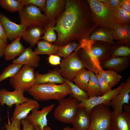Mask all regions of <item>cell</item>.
I'll use <instances>...</instances> for the list:
<instances>
[{"mask_svg":"<svg viewBox=\"0 0 130 130\" xmlns=\"http://www.w3.org/2000/svg\"><path fill=\"white\" fill-rule=\"evenodd\" d=\"M99 27L92 18L87 0H66L65 9L54 27L57 38L53 44L60 47L71 42L78 43Z\"/></svg>","mask_w":130,"mask_h":130,"instance_id":"cell-1","label":"cell"},{"mask_svg":"<svg viewBox=\"0 0 130 130\" xmlns=\"http://www.w3.org/2000/svg\"><path fill=\"white\" fill-rule=\"evenodd\" d=\"M37 101L58 100L71 93L70 86L65 81L59 84L53 83L35 84L28 91Z\"/></svg>","mask_w":130,"mask_h":130,"instance_id":"cell-2","label":"cell"},{"mask_svg":"<svg viewBox=\"0 0 130 130\" xmlns=\"http://www.w3.org/2000/svg\"><path fill=\"white\" fill-rule=\"evenodd\" d=\"M89 6L92 17L99 27L111 31L117 22L115 9L99 0H87Z\"/></svg>","mask_w":130,"mask_h":130,"instance_id":"cell-3","label":"cell"},{"mask_svg":"<svg viewBox=\"0 0 130 130\" xmlns=\"http://www.w3.org/2000/svg\"><path fill=\"white\" fill-rule=\"evenodd\" d=\"M38 7L30 4L24 6L23 9L19 12L21 24L27 27L39 26L45 29L48 28L49 20Z\"/></svg>","mask_w":130,"mask_h":130,"instance_id":"cell-4","label":"cell"},{"mask_svg":"<svg viewBox=\"0 0 130 130\" xmlns=\"http://www.w3.org/2000/svg\"><path fill=\"white\" fill-rule=\"evenodd\" d=\"M112 113L109 107L104 104L94 107L89 113L90 125L88 130H110Z\"/></svg>","mask_w":130,"mask_h":130,"instance_id":"cell-5","label":"cell"},{"mask_svg":"<svg viewBox=\"0 0 130 130\" xmlns=\"http://www.w3.org/2000/svg\"><path fill=\"white\" fill-rule=\"evenodd\" d=\"M58 101V105L54 113L55 118L62 123L71 124L79 109V102L70 96Z\"/></svg>","mask_w":130,"mask_h":130,"instance_id":"cell-6","label":"cell"},{"mask_svg":"<svg viewBox=\"0 0 130 130\" xmlns=\"http://www.w3.org/2000/svg\"><path fill=\"white\" fill-rule=\"evenodd\" d=\"M9 83L14 90L28 91L36 84L34 68L24 65L14 76L10 78Z\"/></svg>","mask_w":130,"mask_h":130,"instance_id":"cell-7","label":"cell"},{"mask_svg":"<svg viewBox=\"0 0 130 130\" xmlns=\"http://www.w3.org/2000/svg\"><path fill=\"white\" fill-rule=\"evenodd\" d=\"M59 70L62 76L65 80L72 82L78 72L85 68L82 62L74 52L61 63Z\"/></svg>","mask_w":130,"mask_h":130,"instance_id":"cell-8","label":"cell"},{"mask_svg":"<svg viewBox=\"0 0 130 130\" xmlns=\"http://www.w3.org/2000/svg\"><path fill=\"white\" fill-rule=\"evenodd\" d=\"M89 37L82 40L100 65L109 56L114 45L105 42L92 40Z\"/></svg>","mask_w":130,"mask_h":130,"instance_id":"cell-9","label":"cell"},{"mask_svg":"<svg viewBox=\"0 0 130 130\" xmlns=\"http://www.w3.org/2000/svg\"><path fill=\"white\" fill-rule=\"evenodd\" d=\"M124 83L121 82L117 87L102 96L90 98L82 100L78 104L79 108H84L89 114L92 109L96 105L102 104L109 107L110 106L111 100L118 93Z\"/></svg>","mask_w":130,"mask_h":130,"instance_id":"cell-10","label":"cell"},{"mask_svg":"<svg viewBox=\"0 0 130 130\" xmlns=\"http://www.w3.org/2000/svg\"><path fill=\"white\" fill-rule=\"evenodd\" d=\"M79 43V45L74 52L84 64L85 68L95 74L103 70L83 42L81 40Z\"/></svg>","mask_w":130,"mask_h":130,"instance_id":"cell-11","label":"cell"},{"mask_svg":"<svg viewBox=\"0 0 130 130\" xmlns=\"http://www.w3.org/2000/svg\"><path fill=\"white\" fill-rule=\"evenodd\" d=\"M66 0H46L44 14L48 19V27H54L58 19L64 11Z\"/></svg>","mask_w":130,"mask_h":130,"instance_id":"cell-12","label":"cell"},{"mask_svg":"<svg viewBox=\"0 0 130 130\" xmlns=\"http://www.w3.org/2000/svg\"><path fill=\"white\" fill-rule=\"evenodd\" d=\"M0 21L4 28L8 39L11 42L21 37L27 27L21 24H17L11 21L0 11Z\"/></svg>","mask_w":130,"mask_h":130,"instance_id":"cell-13","label":"cell"},{"mask_svg":"<svg viewBox=\"0 0 130 130\" xmlns=\"http://www.w3.org/2000/svg\"><path fill=\"white\" fill-rule=\"evenodd\" d=\"M22 91L14 90L8 91L5 89H0V104L3 107L6 104L9 108L14 104H20L27 102L29 98L25 97Z\"/></svg>","mask_w":130,"mask_h":130,"instance_id":"cell-14","label":"cell"},{"mask_svg":"<svg viewBox=\"0 0 130 130\" xmlns=\"http://www.w3.org/2000/svg\"><path fill=\"white\" fill-rule=\"evenodd\" d=\"M103 69L113 71L117 73L122 72L130 65V57H118L110 56L100 64Z\"/></svg>","mask_w":130,"mask_h":130,"instance_id":"cell-15","label":"cell"},{"mask_svg":"<svg viewBox=\"0 0 130 130\" xmlns=\"http://www.w3.org/2000/svg\"><path fill=\"white\" fill-rule=\"evenodd\" d=\"M112 111L110 130H130V110Z\"/></svg>","mask_w":130,"mask_h":130,"instance_id":"cell-16","label":"cell"},{"mask_svg":"<svg viewBox=\"0 0 130 130\" xmlns=\"http://www.w3.org/2000/svg\"><path fill=\"white\" fill-rule=\"evenodd\" d=\"M130 77L126 79L122 88L111 100V105L114 110L121 112L123 111V106L125 104L129 105L130 99Z\"/></svg>","mask_w":130,"mask_h":130,"instance_id":"cell-17","label":"cell"},{"mask_svg":"<svg viewBox=\"0 0 130 130\" xmlns=\"http://www.w3.org/2000/svg\"><path fill=\"white\" fill-rule=\"evenodd\" d=\"M54 106V104H52L44 107L41 110L34 109L31 110V113L26 118L34 127L38 126L43 130L44 127L47 126V116Z\"/></svg>","mask_w":130,"mask_h":130,"instance_id":"cell-18","label":"cell"},{"mask_svg":"<svg viewBox=\"0 0 130 130\" xmlns=\"http://www.w3.org/2000/svg\"><path fill=\"white\" fill-rule=\"evenodd\" d=\"M40 105L37 101L30 98L26 102L15 105L12 119L21 120L25 118L30 111L34 109H39Z\"/></svg>","mask_w":130,"mask_h":130,"instance_id":"cell-19","label":"cell"},{"mask_svg":"<svg viewBox=\"0 0 130 130\" xmlns=\"http://www.w3.org/2000/svg\"><path fill=\"white\" fill-rule=\"evenodd\" d=\"M59 69H54L45 74H40L38 72H36L35 73L36 84H61L64 83L66 80L62 76Z\"/></svg>","mask_w":130,"mask_h":130,"instance_id":"cell-20","label":"cell"},{"mask_svg":"<svg viewBox=\"0 0 130 130\" xmlns=\"http://www.w3.org/2000/svg\"><path fill=\"white\" fill-rule=\"evenodd\" d=\"M40 59V57L35 54L30 46L26 48L18 58L13 60L12 62L22 65H27L34 68L38 66Z\"/></svg>","mask_w":130,"mask_h":130,"instance_id":"cell-21","label":"cell"},{"mask_svg":"<svg viewBox=\"0 0 130 130\" xmlns=\"http://www.w3.org/2000/svg\"><path fill=\"white\" fill-rule=\"evenodd\" d=\"M21 37H19L11 43L7 44L5 49L4 55V59L6 61L13 60L21 55L26 48L20 42Z\"/></svg>","mask_w":130,"mask_h":130,"instance_id":"cell-22","label":"cell"},{"mask_svg":"<svg viewBox=\"0 0 130 130\" xmlns=\"http://www.w3.org/2000/svg\"><path fill=\"white\" fill-rule=\"evenodd\" d=\"M71 124L74 130H88L90 125L89 114L84 108H79Z\"/></svg>","mask_w":130,"mask_h":130,"instance_id":"cell-23","label":"cell"},{"mask_svg":"<svg viewBox=\"0 0 130 130\" xmlns=\"http://www.w3.org/2000/svg\"><path fill=\"white\" fill-rule=\"evenodd\" d=\"M45 31V29L39 26L27 27L21 37L31 46L33 47Z\"/></svg>","mask_w":130,"mask_h":130,"instance_id":"cell-24","label":"cell"},{"mask_svg":"<svg viewBox=\"0 0 130 130\" xmlns=\"http://www.w3.org/2000/svg\"><path fill=\"white\" fill-rule=\"evenodd\" d=\"M89 38L92 40L105 42L114 45L116 44L111 31L102 27H99L95 29Z\"/></svg>","mask_w":130,"mask_h":130,"instance_id":"cell-25","label":"cell"},{"mask_svg":"<svg viewBox=\"0 0 130 130\" xmlns=\"http://www.w3.org/2000/svg\"><path fill=\"white\" fill-rule=\"evenodd\" d=\"M36 44L37 47L34 52L36 55H57L59 47L58 46L44 40L38 41Z\"/></svg>","mask_w":130,"mask_h":130,"instance_id":"cell-26","label":"cell"},{"mask_svg":"<svg viewBox=\"0 0 130 130\" xmlns=\"http://www.w3.org/2000/svg\"><path fill=\"white\" fill-rule=\"evenodd\" d=\"M90 78L86 91L89 98L102 95L99 81L94 73L89 71Z\"/></svg>","mask_w":130,"mask_h":130,"instance_id":"cell-27","label":"cell"},{"mask_svg":"<svg viewBox=\"0 0 130 130\" xmlns=\"http://www.w3.org/2000/svg\"><path fill=\"white\" fill-rule=\"evenodd\" d=\"M105 82L111 88L114 87L120 81L122 77L115 72L111 70H104L99 73Z\"/></svg>","mask_w":130,"mask_h":130,"instance_id":"cell-28","label":"cell"},{"mask_svg":"<svg viewBox=\"0 0 130 130\" xmlns=\"http://www.w3.org/2000/svg\"><path fill=\"white\" fill-rule=\"evenodd\" d=\"M90 78L89 71L84 68L78 72L72 82L77 86L86 91Z\"/></svg>","mask_w":130,"mask_h":130,"instance_id":"cell-29","label":"cell"},{"mask_svg":"<svg viewBox=\"0 0 130 130\" xmlns=\"http://www.w3.org/2000/svg\"><path fill=\"white\" fill-rule=\"evenodd\" d=\"M0 6L12 13L21 11L24 6L21 0H0Z\"/></svg>","mask_w":130,"mask_h":130,"instance_id":"cell-30","label":"cell"},{"mask_svg":"<svg viewBox=\"0 0 130 130\" xmlns=\"http://www.w3.org/2000/svg\"><path fill=\"white\" fill-rule=\"evenodd\" d=\"M22 66L21 64L14 63L8 65L0 75V83L6 78L14 76L21 69Z\"/></svg>","mask_w":130,"mask_h":130,"instance_id":"cell-31","label":"cell"},{"mask_svg":"<svg viewBox=\"0 0 130 130\" xmlns=\"http://www.w3.org/2000/svg\"><path fill=\"white\" fill-rule=\"evenodd\" d=\"M66 81L71 88V93L70 95V97L76 99L79 102L89 98L85 91L77 86L72 82L67 80Z\"/></svg>","mask_w":130,"mask_h":130,"instance_id":"cell-32","label":"cell"},{"mask_svg":"<svg viewBox=\"0 0 130 130\" xmlns=\"http://www.w3.org/2000/svg\"><path fill=\"white\" fill-rule=\"evenodd\" d=\"M129 44H124L117 45L116 44L110 56L118 57L130 56V47L128 45Z\"/></svg>","mask_w":130,"mask_h":130,"instance_id":"cell-33","label":"cell"},{"mask_svg":"<svg viewBox=\"0 0 130 130\" xmlns=\"http://www.w3.org/2000/svg\"><path fill=\"white\" fill-rule=\"evenodd\" d=\"M79 45V43L75 42H70L65 45L59 47L57 55L63 57L64 59L68 58L73 51H75Z\"/></svg>","mask_w":130,"mask_h":130,"instance_id":"cell-34","label":"cell"},{"mask_svg":"<svg viewBox=\"0 0 130 130\" xmlns=\"http://www.w3.org/2000/svg\"><path fill=\"white\" fill-rule=\"evenodd\" d=\"M125 25L117 22L111 31L114 39L119 41L121 44H124V34Z\"/></svg>","mask_w":130,"mask_h":130,"instance_id":"cell-35","label":"cell"},{"mask_svg":"<svg viewBox=\"0 0 130 130\" xmlns=\"http://www.w3.org/2000/svg\"><path fill=\"white\" fill-rule=\"evenodd\" d=\"M115 17L117 22L123 25L130 24V15L121 7L115 9Z\"/></svg>","mask_w":130,"mask_h":130,"instance_id":"cell-36","label":"cell"},{"mask_svg":"<svg viewBox=\"0 0 130 130\" xmlns=\"http://www.w3.org/2000/svg\"><path fill=\"white\" fill-rule=\"evenodd\" d=\"M54 27H49L46 29L44 35L41 37V39H43L51 43L56 41L57 39V36L55 32Z\"/></svg>","mask_w":130,"mask_h":130,"instance_id":"cell-37","label":"cell"},{"mask_svg":"<svg viewBox=\"0 0 130 130\" xmlns=\"http://www.w3.org/2000/svg\"><path fill=\"white\" fill-rule=\"evenodd\" d=\"M25 6L32 4L39 7L44 13L46 0H21Z\"/></svg>","mask_w":130,"mask_h":130,"instance_id":"cell-38","label":"cell"},{"mask_svg":"<svg viewBox=\"0 0 130 130\" xmlns=\"http://www.w3.org/2000/svg\"><path fill=\"white\" fill-rule=\"evenodd\" d=\"M95 74L98 80L102 95L112 90V88L105 82L99 73Z\"/></svg>","mask_w":130,"mask_h":130,"instance_id":"cell-39","label":"cell"},{"mask_svg":"<svg viewBox=\"0 0 130 130\" xmlns=\"http://www.w3.org/2000/svg\"><path fill=\"white\" fill-rule=\"evenodd\" d=\"M11 123H5V127L6 130H21V120L13 119L11 118Z\"/></svg>","mask_w":130,"mask_h":130,"instance_id":"cell-40","label":"cell"},{"mask_svg":"<svg viewBox=\"0 0 130 130\" xmlns=\"http://www.w3.org/2000/svg\"><path fill=\"white\" fill-rule=\"evenodd\" d=\"M48 61L51 65H60L61 58L58 55L51 54L49 55Z\"/></svg>","mask_w":130,"mask_h":130,"instance_id":"cell-41","label":"cell"},{"mask_svg":"<svg viewBox=\"0 0 130 130\" xmlns=\"http://www.w3.org/2000/svg\"><path fill=\"white\" fill-rule=\"evenodd\" d=\"M124 38V44H129L130 41V27L129 24L125 25Z\"/></svg>","mask_w":130,"mask_h":130,"instance_id":"cell-42","label":"cell"},{"mask_svg":"<svg viewBox=\"0 0 130 130\" xmlns=\"http://www.w3.org/2000/svg\"><path fill=\"white\" fill-rule=\"evenodd\" d=\"M21 124L23 126L22 130H35L34 126L31 124L26 118L21 120Z\"/></svg>","mask_w":130,"mask_h":130,"instance_id":"cell-43","label":"cell"},{"mask_svg":"<svg viewBox=\"0 0 130 130\" xmlns=\"http://www.w3.org/2000/svg\"><path fill=\"white\" fill-rule=\"evenodd\" d=\"M120 7L128 14H130V0H121Z\"/></svg>","mask_w":130,"mask_h":130,"instance_id":"cell-44","label":"cell"},{"mask_svg":"<svg viewBox=\"0 0 130 130\" xmlns=\"http://www.w3.org/2000/svg\"><path fill=\"white\" fill-rule=\"evenodd\" d=\"M0 38L4 42L7 43L8 42V38L6 34L4 27L0 21Z\"/></svg>","mask_w":130,"mask_h":130,"instance_id":"cell-45","label":"cell"},{"mask_svg":"<svg viewBox=\"0 0 130 130\" xmlns=\"http://www.w3.org/2000/svg\"><path fill=\"white\" fill-rule=\"evenodd\" d=\"M110 5L114 9L120 7L121 0H108Z\"/></svg>","mask_w":130,"mask_h":130,"instance_id":"cell-46","label":"cell"},{"mask_svg":"<svg viewBox=\"0 0 130 130\" xmlns=\"http://www.w3.org/2000/svg\"><path fill=\"white\" fill-rule=\"evenodd\" d=\"M7 44V43L5 42L0 38V58L4 55V50Z\"/></svg>","mask_w":130,"mask_h":130,"instance_id":"cell-47","label":"cell"},{"mask_svg":"<svg viewBox=\"0 0 130 130\" xmlns=\"http://www.w3.org/2000/svg\"><path fill=\"white\" fill-rule=\"evenodd\" d=\"M63 130H74L73 128H72L69 126L65 127Z\"/></svg>","mask_w":130,"mask_h":130,"instance_id":"cell-48","label":"cell"},{"mask_svg":"<svg viewBox=\"0 0 130 130\" xmlns=\"http://www.w3.org/2000/svg\"><path fill=\"white\" fill-rule=\"evenodd\" d=\"M43 130H52L50 127L48 126L44 127Z\"/></svg>","mask_w":130,"mask_h":130,"instance_id":"cell-49","label":"cell"},{"mask_svg":"<svg viewBox=\"0 0 130 130\" xmlns=\"http://www.w3.org/2000/svg\"><path fill=\"white\" fill-rule=\"evenodd\" d=\"M35 129L36 130H43L38 126H35Z\"/></svg>","mask_w":130,"mask_h":130,"instance_id":"cell-50","label":"cell"},{"mask_svg":"<svg viewBox=\"0 0 130 130\" xmlns=\"http://www.w3.org/2000/svg\"><path fill=\"white\" fill-rule=\"evenodd\" d=\"M1 119L0 115V122L1 121Z\"/></svg>","mask_w":130,"mask_h":130,"instance_id":"cell-51","label":"cell"}]
</instances>
